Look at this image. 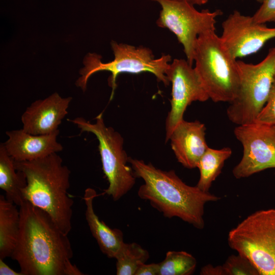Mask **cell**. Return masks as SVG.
Returning a JSON list of instances; mask_svg holds the SVG:
<instances>
[{"mask_svg": "<svg viewBox=\"0 0 275 275\" xmlns=\"http://www.w3.org/2000/svg\"><path fill=\"white\" fill-rule=\"evenodd\" d=\"M19 232L11 258L23 275H82L71 260L68 235L44 211L24 201L19 206Z\"/></svg>", "mask_w": 275, "mask_h": 275, "instance_id": "6da1fadb", "label": "cell"}, {"mask_svg": "<svg viewBox=\"0 0 275 275\" xmlns=\"http://www.w3.org/2000/svg\"><path fill=\"white\" fill-rule=\"evenodd\" d=\"M128 162L134 177L144 182L138 191L141 199L149 201L166 217H178L197 229L204 228L205 206L218 201L219 197L186 184L174 170L163 171L131 157Z\"/></svg>", "mask_w": 275, "mask_h": 275, "instance_id": "7a4b0ae2", "label": "cell"}, {"mask_svg": "<svg viewBox=\"0 0 275 275\" xmlns=\"http://www.w3.org/2000/svg\"><path fill=\"white\" fill-rule=\"evenodd\" d=\"M14 163L26 179L22 191L24 201L46 212L68 235L72 229L73 201L68 194L71 171L62 158L56 153L31 161L15 160Z\"/></svg>", "mask_w": 275, "mask_h": 275, "instance_id": "3957f363", "label": "cell"}, {"mask_svg": "<svg viewBox=\"0 0 275 275\" xmlns=\"http://www.w3.org/2000/svg\"><path fill=\"white\" fill-rule=\"evenodd\" d=\"M195 68L209 99L232 101L239 86L237 61L223 44L215 30L200 34L196 43Z\"/></svg>", "mask_w": 275, "mask_h": 275, "instance_id": "277c9868", "label": "cell"}, {"mask_svg": "<svg viewBox=\"0 0 275 275\" xmlns=\"http://www.w3.org/2000/svg\"><path fill=\"white\" fill-rule=\"evenodd\" d=\"M111 44L115 56L114 59L111 62H102L101 56L95 53H89L85 57L84 67L79 72L81 76L76 82V86L84 92L87 89L90 76L102 71L111 73L108 78V85L112 89L110 100L113 98L117 87V78L120 73L150 72L155 75L158 82H162L165 86H169L170 82L166 72L172 59L170 54H163L160 58L155 59L152 51L146 47H135L114 41H112Z\"/></svg>", "mask_w": 275, "mask_h": 275, "instance_id": "5b68a950", "label": "cell"}, {"mask_svg": "<svg viewBox=\"0 0 275 275\" xmlns=\"http://www.w3.org/2000/svg\"><path fill=\"white\" fill-rule=\"evenodd\" d=\"M237 65L239 89L226 113L238 126L255 123L266 103L275 74V46L256 64L237 61Z\"/></svg>", "mask_w": 275, "mask_h": 275, "instance_id": "8992f818", "label": "cell"}, {"mask_svg": "<svg viewBox=\"0 0 275 275\" xmlns=\"http://www.w3.org/2000/svg\"><path fill=\"white\" fill-rule=\"evenodd\" d=\"M95 120L94 123L82 117L68 120L76 125L80 133L90 132L96 136L102 170L108 183L102 195L106 194L114 201H118L133 187L136 178L131 167L127 165L129 157L123 149L124 140L121 134L106 126L102 113Z\"/></svg>", "mask_w": 275, "mask_h": 275, "instance_id": "52a82bcc", "label": "cell"}, {"mask_svg": "<svg viewBox=\"0 0 275 275\" xmlns=\"http://www.w3.org/2000/svg\"><path fill=\"white\" fill-rule=\"evenodd\" d=\"M228 242L253 264L260 275H275V209L248 216L230 231Z\"/></svg>", "mask_w": 275, "mask_h": 275, "instance_id": "ba28073f", "label": "cell"}, {"mask_svg": "<svg viewBox=\"0 0 275 275\" xmlns=\"http://www.w3.org/2000/svg\"><path fill=\"white\" fill-rule=\"evenodd\" d=\"M158 3L161 7L156 21L158 26L166 28L176 36L183 47L186 60L191 65L198 36L215 30L216 18L223 13L220 10H197L186 2L172 0H149Z\"/></svg>", "mask_w": 275, "mask_h": 275, "instance_id": "9c48e42d", "label": "cell"}, {"mask_svg": "<svg viewBox=\"0 0 275 275\" xmlns=\"http://www.w3.org/2000/svg\"><path fill=\"white\" fill-rule=\"evenodd\" d=\"M234 133L243 148L241 159L232 170L235 178H245L275 168V124L238 125Z\"/></svg>", "mask_w": 275, "mask_h": 275, "instance_id": "30bf717a", "label": "cell"}, {"mask_svg": "<svg viewBox=\"0 0 275 275\" xmlns=\"http://www.w3.org/2000/svg\"><path fill=\"white\" fill-rule=\"evenodd\" d=\"M184 59H175L170 64L166 75L172 84L171 109L166 120L165 142L177 125L183 120L187 106L193 102L209 99L195 67Z\"/></svg>", "mask_w": 275, "mask_h": 275, "instance_id": "8fae6325", "label": "cell"}, {"mask_svg": "<svg viewBox=\"0 0 275 275\" xmlns=\"http://www.w3.org/2000/svg\"><path fill=\"white\" fill-rule=\"evenodd\" d=\"M221 39L235 59L258 52L275 38V28L255 22L252 16L234 10L222 22Z\"/></svg>", "mask_w": 275, "mask_h": 275, "instance_id": "7c38bea8", "label": "cell"}, {"mask_svg": "<svg viewBox=\"0 0 275 275\" xmlns=\"http://www.w3.org/2000/svg\"><path fill=\"white\" fill-rule=\"evenodd\" d=\"M72 97H62L55 92L48 97L33 102L22 114V129L34 135L51 133L59 130Z\"/></svg>", "mask_w": 275, "mask_h": 275, "instance_id": "4fadbf2b", "label": "cell"}, {"mask_svg": "<svg viewBox=\"0 0 275 275\" xmlns=\"http://www.w3.org/2000/svg\"><path fill=\"white\" fill-rule=\"evenodd\" d=\"M60 131L47 134L34 135L20 129L6 132L8 136L3 143L8 153L15 160L31 161L46 157L63 150L58 142Z\"/></svg>", "mask_w": 275, "mask_h": 275, "instance_id": "5bb4252c", "label": "cell"}, {"mask_svg": "<svg viewBox=\"0 0 275 275\" xmlns=\"http://www.w3.org/2000/svg\"><path fill=\"white\" fill-rule=\"evenodd\" d=\"M206 127L199 121L182 120L172 132L169 140L177 161L184 168L197 167L209 147L205 140Z\"/></svg>", "mask_w": 275, "mask_h": 275, "instance_id": "9a60e30c", "label": "cell"}, {"mask_svg": "<svg viewBox=\"0 0 275 275\" xmlns=\"http://www.w3.org/2000/svg\"><path fill=\"white\" fill-rule=\"evenodd\" d=\"M97 196L92 188L88 187L85 190L83 199L86 206V219L101 251L107 257L115 258L124 242L123 234L121 230L108 227L95 213L93 201Z\"/></svg>", "mask_w": 275, "mask_h": 275, "instance_id": "2e32d148", "label": "cell"}, {"mask_svg": "<svg viewBox=\"0 0 275 275\" xmlns=\"http://www.w3.org/2000/svg\"><path fill=\"white\" fill-rule=\"evenodd\" d=\"M14 161L4 143H1L0 188L5 191L7 200L20 206L24 202L22 191L27 182L24 174L16 169Z\"/></svg>", "mask_w": 275, "mask_h": 275, "instance_id": "e0dca14e", "label": "cell"}, {"mask_svg": "<svg viewBox=\"0 0 275 275\" xmlns=\"http://www.w3.org/2000/svg\"><path fill=\"white\" fill-rule=\"evenodd\" d=\"M20 215L17 205L0 195V259L11 257L20 228Z\"/></svg>", "mask_w": 275, "mask_h": 275, "instance_id": "ac0fdd59", "label": "cell"}, {"mask_svg": "<svg viewBox=\"0 0 275 275\" xmlns=\"http://www.w3.org/2000/svg\"><path fill=\"white\" fill-rule=\"evenodd\" d=\"M232 153L229 147L215 149L208 147L197 165L200 178L197 186L204 191H209L214 181L221 174L225 161Z\"/></svg>", "mask_w": 275, "mask_h": 275, "instance_id": "d6986e66", "label": "cell"}, {"mask_svg": "<svg viewBox=\"0 0 275 275\" xmlns=\"http://www.w3.org/2000/svg\"><path fill=\"white\" fill-rule=\"evenodd\" d=\"M149 258V253L140 245L135 243H125L116 254V274L117 275H135L139 266L146 263Z\"/></svg>", "mask_w": 275, "mask_h": 275, "instance_id": "ffe728a7", "label": "cell"}, {"mask_svg": "<svg viewBox=\"0 0 275 275\" xmlns=\"http://www.w3.org/2000/svg\"><path fill=\"white\" fill-rule=\"evenodd\" d=\"M197 266V260L185 251H168L159 263V275H190Z\"/></svg>", "mask_w": 275, "mask_h": 275, "instance_id": "44dd1931", "label": "cell"}, {"mask_svg": "<svg viewBox=\"0 0 275 275\" xmlns=\"http://www.w3.org/2000/svg\"><path fill=\"white\" fill-rule=\"evenodd\" d=\"M222 267L225 275H260L253 264L238 254L230 256Z\"/></svg>", "mask_w": 275, "mask_h": 275, "instance_id": "7402d4cb", "label": "cell"}, {"mask_svg": "<svg viewBox=\"0 0 275 275\" xmlns=\"http://www.w3.org/2000/svg\"><path fill=\"white\" fill-rule=\"evenodd\" d=\"M255 122L275 124V74L266 103Z\"/></svg>", "mask_w": 275, "mask_h": 275, "instance_id": "603a6c76", "label": "cell"}, {"mask_svg": "<svg viewBox=\"0 0 275 275\" xmlns=\"http://www.w3.org/2000/svg\"><path fill=\"white\" fill-rule=\"evenodd\" d=\"M259 8L252 16L259 23L275 22V0H263Z\"/></svg>", "mask_w": 275, "mask_h": 275, "instance_id": "cb8c5ba5", "label": "cell"}, {"mask_svg": "<svg viewBox=\"0 0 275 275\" xmlns=\"http://www.w3.org/2000/svg\"><path fill=\"white\" fill-rule=\"evenodd\" d=\"M159 263L141 264L135 272V275H159Z\"/></svg>", "mask_w": 275, "mask_h": 275, "instance_id": "d4e9b609", "label": "cell"}, {"mask_svg": "<svg viewBox=\"0 0 275 275\" xmlns=\"http://www.w3.org/2000/svg\"><path fill=\"white\" fill-rule=\"evenodd\" d=\"M200 274L201 275H225L222 265L214 266L211 264H207L202 267Z\"/></svg>", "mask_w": 275, "mask_h": 275, "instance_id": "484cf974", "label": "cell"}, {"mask_svg": "<svg viewBox=\"0 0 275 275\" xmlns=\"http://www.w3.org/2000/svg\"><path fill=\"white\" fill-rule=\"evenodd\" d=\"M0 275H23L22 272H17L10 268L3 259H0Z\"/></svg>", "mask_w": 275, "mask_h": 275, "instance_id": "4316f807", "label": "cell"}, {"mask_svg": "<svg viewBox=\"0 0 275 275\" xmlns=\"http://www.w3.org/2000/svg\"><path fill=\"white\" fill-rule=\"evenodd\" d=\"M188 3L193 5H203L207 4L210 0H172Z\"/></svg>", "mask_w": 275, "mask_h": 275, "instance_id": "83f0119b", "label": "cell"}, {"mask_svg": "<svg viewBox=\"0 0 275 275\" xmlns=\"http://www.w3.org/2000/svg\"><path fill=\"white\" fill-rule=\"evenodd\" d=\"M257 1V2H258V3H261L263 1V0H256Z\"/></svg>", "mask_w": 275, "mask_h": 275, "instance_id": "f1b7e54d", "label": "cell"}, {"mask_svg": "<svg viewBox=\"0 0 275 275\" xmlns=\"http://www.w3.org/2000/svg\"><path fill=\"white\" fill-rule=\"evenodd\" d=\"M274 174H275V173H274Z\"/></svg>", "mask_w": 275, "mask_h": 275, "instance_id": "f546056e", "label": "cell"}]
</instances>
